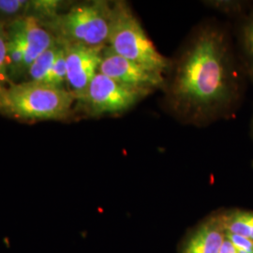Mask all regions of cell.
Wrapping results in <instances>:
<instances>
[{"mask_svg": "<svg viewBox=\"0 0 253 253\" xmlns=\"http://www.w3.org/2000/svg\"><path fill=\"white\" fill-rule=\"evenodd\" d=\"M166 101L182 121L204 125L235 109L241 81L226 33L213 26L191 35L164 85Z\"/></svg>", "mask_w": 253, "mask_h": 253, "instance_id": "6da1fadb", "label": "cell"}, {"mask_svg": "<svg viewBox=\"0 0 253 253\" xmlns=\"http://www.w3.org/2000/svg\"><path fill=\"white\" fill-rule=\"evenodd\" d=\"M76 99L67 88L43 83L20 82L0 88V113L28 120L68 118Z\"/></svg>", "mask_w": 253, "mask_h": 253, "instance_id": "7a4b0ae2", "label": "cell"}, {"mask_svg": "<svg viewBox=\"0 0 253 253\" xmlns=\"http://www.w3.org/2000/svg\"><path fill=\"white\" fill-rule=\"evenodd\" d=\"M107 46L118 55L156 73L163 74L171 67L170 60L154 45L141 22L125 1L113 4Z\"/></svg>", "mask_w": 253, "mask_h": 253, "instance_id": "3957f363", "label": "cell"}, {"mask_svg": "<svg viewBox=\"0 0 253 253\" xmlns=\"http://www.w3.org/2000/svg\"><path fill=\"white\" fill-rule=\"evenodd\" d=\"M112 16L113 4L91 1L56 14L48 20L47 25L61 43L104 48L108 43Z\"/></svg>", "mask_w": 253, "mask_h": 253, "instance_id": "277c9868", "label": "cell"}, {"mask_svg": "<svg viewBox=\"0 0 253 253\" xmlns=\"http://www.w3.org/2000/svg\"><path fill=\"white\" fill-rule=\"evenodd\" d=\"M149 94L151 93L128 87L98 73L86 89L75 99L77 107L86 115L100 117L126 112Z\"/></svg>", "mask_w": 253, "mask_h": 253, "instance_id": "5b68a950", "label": "cell"}, {"mask_svg": "<svg viewBox=\"0 0 253 253\" xmlns=\"http://www.w3.org/2000/svg\"><path fill=\"white\" fill-rule=\"evenodd\" d=\"M99 73L121 84L149 93L164 87L166 82L162 73H156L118 55L108 46L102 51Z\"/></svg>", "mask_w": 253, "mask_h": 253, "instance_id": "8992f818", "label": "cell"}, {"mask_svg": "<svg viewBox=\"0 0 253 253\" xmlns=\"http://www.w3.org/2000/svg\"><path fill=\"white\" fill-rule=\"evenodd\" d=\"M61 44L66 56V86L76 98L86 89L93 78L99 73L102 51L105 47L91 48L78 44Z\"/></svg>", "mask_w": 253, "mask_h": 253, "instance_id": "52a82bcc", "label": "cell"}, {"mask_svg": "<svg viewBox=\"0 0 253 253\" xmlns=\"http://www.w3.org/2000/svg\"><path fill=\"white\" fill-rule=\"evenodd\" d=\"M10 24L18 31L26 47L27 72L37 57L57 43L52 31L37 17L27 16L11 21Z\"/></svg>", "mask_w": 253, "mask_h": 253, "instance_id": "ba28073f", "label": "cell"}, {"mask_svg": "<svg viewBox=\"0 0 253 253\" xmlns=\"http://www.w3.org/2000/svg\"><path fill=\"white\" fill-rule=\"evenodd\" d=\"M225 239V229L219 215L201 223L187 238L181 253H219Z\"/></svg>", "mask_w": 253, "mask_h": 253, "instance_id": "9c48e42d", "label": "cell"}, {"mask_svg": "<svg viewBox=\"0 0 253 253\" xmlns=\"http://www.w3.org/2000/svg\"><path fill=\"white\" fill-rule=\"evenodd\" d=\"M8 35V69L11 83H17L26 76V47L16 28L10 23L6 25Z\"/></svg>", "mask_w": 253, "mask_h": 253, "instance_id": "30bf717a", "label": "cell"}, {"mask_svg": "<svg viewBox=\"0 0 253 253\" xmlns=\"http://www.w3.org/2000/svg\"><path fill=\"white\" fill-rule=\"evenodd\" d=\"M218 215L226 232L253 242V211L235 209Z\"/></svg>", "mask_w": 253, "mask_h": 253, "instance_id": "8fae6325", "label": "cell"}, {"mask_svg": "<svg viewBox=\"0 0 253 253\" xmlns=\"http://www.w3.org/2000/svg\"><path fill=\"white\" fill-rule=\"evenodd\" d=\"M61 48V43L57 41V43L46 50L44 53L41 54L33 61L28 68L25 82L33 83H44L47 75L50 73L56 55Z\"/></svg>", "mask_w": 253, "mask_h": 253, "instance_id": "7c38bea8", "label": "cell"}, {"mask_svg": "<svg viewBox=\"0 0 253 253\" xmlns=\"http://www.w3.org/2000/svg\"><path fill=\"white\" fill-rule=\"evenodd\" d=\"M239 35L245 69L253 81V9L243 21Z\"/></svg>", "mask_w": 253, "mask_h": 253, "instance_id": "4fadbf2b", "label": "cell"}, {"mask_svg": "<svg viewBox=\"0 0 253 253\" xmlns=\"http://www.w3.org/2000/svg\"><path fill=\"white\" fill-rule=\"evenodd\" d=\"M36 11V1L26 0H0V19H17L32 16Z\"/></svg>", "mask_w": 253, "mask_h": 253, "instance_id": "5bb4252c", "label": "cell"}, {"mask_svg": "<svg viewBox=\"0 0 253 253\" xmlns=\"http://www.w3.org/2000/svg\"><path fill=\"white\" fill-rule=\"evenodd\" d=\"M66 80H67V67H66V56L65 50L61 44V48L56 55L54 65L46 77L43 84H49L54 87L66 88Z\"/></svg>", "mask_w": 253, "mask_h": 253, "instance_id": "9a60e30c", "label": "cell"}, {"mask_svg": "<svg viewBox=\"0 0 253 253\" xmlns=\"http://www.w3.org/2000/svg\"><path fill=\"white\" fill-rule=\"evenodd\" d=\"M6 25L4 21H0V88L12 84L9 79L8 69V35Z\"/></svg>", "mask_w": 253, "mask_h": 253, "instance_id": "2e32d148", "label": "cell"}, {"mask_svg": "<svg viewBox=\"0 0 253 253\" xmlns=\"http://www.w3.org/2000/svg\"><path fill=\"white\" fill-rule=\"evenodd\" d=\"M225 236L235 246L237 253H253V242L243 236L234 235L225 231Z\"/></svg>", "mask_w": 253, "mask_h": 253, "instance_id": "e0dca14e", "label": "cell"}, {"mask_svg": "<svg viewBox=\"0 0 253 253\" xmlns=\"http://www.w3.org/2000/svg\"><path fill=\"white\" fill-rule=\"evenodd\" d=\"M212 6H216L217 9H222L225 12H230L233 14L240 13L242 11L243 4L241 2L236 1H217V2H211Z\"/></svg>", "mask_w": 253, "mask_h": 253, "instance_id": "ac0fdd59", "label": "cell"}, {"mask_svg": "<svg viewBox=\"0 0 253 253\" xmlns=\"http://www.w3.org/2000/svg\"><path fill=\"white\" fill-rule=\"evenodd\" d=\"M219 253H237L235 246L228 238H226V236H225V239H224L222 246L220 248Z\"/></svg>", "mask_w": 253, "mask_h": 253, "instance_id": "d6986e66", "label": "cell"}, {"mask_svg": "<svg viewBox=\"0 0 253 253\" xmlns=\"http://www.w3.org/2000/svg\"><path fill=\"white\" fill-rule=\"evenodd\" d=\"M252 133H253V122H252Z\"/></svg>", "mask_w": 253, "mask_h": 253, "instance_id": "ffe728a7", "label": "cell"}]
</instances>
